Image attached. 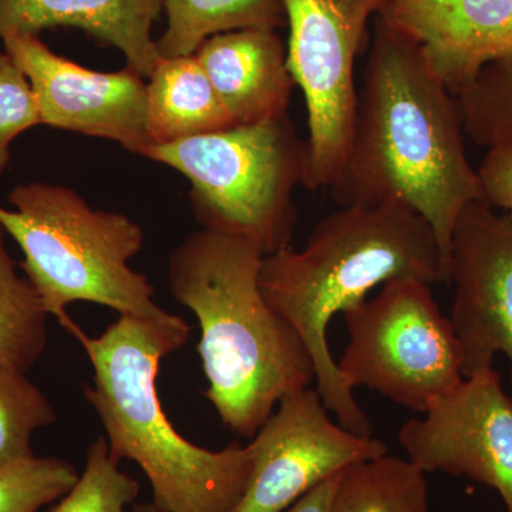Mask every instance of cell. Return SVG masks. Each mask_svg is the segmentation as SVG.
<instances>
[{"label": "cell", "instance_id": "cell-20", "mask_svg": "<svg viewBox=\"0 0 512 512\" xmlns=\"http://www.w3.org/2000/svg\"><path fill=\"white\" fill-rule=\"evenodd\" d=\"M456 101L464 133L477 146L512 144V56L487 64Z\"/></svg>", "mask_w": 512, "mask_h": 512}, {"label": "cell", "instance_id": "cell-10", "mask_svg": "<svg viewBox=\"0 0 512 512\" xmlns=\"http://www.w3.org/2000/svg\"><path fill=\"white\" fill-rule=\"evenodd\" d=\"M407 460L493 488L512 512V397L494 367L478 370L397 434Z\"/></svg>", "mask_w": 512, "mask_h": 512}, {"label": "cell", "instance_id": "cell-9", "mask_svg": "<svg viewBox=\"0 0 512 512\" xmlns=\"http://www.w3.org/2000/svg\"><path fill=\"white\" fill-rule=\"evenodd\" d=\"M247 448L251 474L232 512H284L329 478L389 454L383 441L330 419L311 386L282 397Z\"/></svg>", "mask_w": 512, "mask_h": 512}, {"label": "cell", "instance_id": "cell-4", "mask_svg": "<svg viewBox=\"0 0 512 512\" xmlns=\"http://www.w3.org/2000/svg\"><path fill=\"white\" fill-rule=\"evenodd\" d=\"M64 328L79 340L93 366L87 402L106 431L114 460H131L146 474L153 503L163 512H232L251 474L247 446L207 450L185 440L164 413L157 377L164 357L187 343L190 326L165 319L120 316L99 338L72 319Z\"/></svg>", "mask_w": 512, "mask_h": 512}, {"label": "cell", "instance_id": "cell-18", "mask_svg": "<svg viewBox=\"0 0 512 512\" xmlns=\"http://www.w3.org/2000/svg\"><path fill=\"white\" fill-rule=\"evenodd\" d=\"M328 512H429L426 473L389 454L363 461L340 474Z\"/></svg>", "mask_w": 512, "mask_h": 512}, {"label": "cell", "instance_id": "cell-6", "mask_svg": "<svg viewBox=\"0 0 512 512\" xmlns=\"http://www.w3.org/2000/svg\"><path fill=\"white\" fill-rule=\"evenodd\" d=\"M143 157L190 181L202 229L245 239L264 256L291 247L309 151L288 114L150 146Z\"/></svg>", "mask_w": 512, "mask_h": 512}, {"label": "cell", "instance_id": "cell-27", "mask_svg": "<svg viewBox=\"0 0 512 512\" xmlns=\"http://www.w3.org/2000/svg\"><path fill=\"white\" fill-rule=\"evenodd\" d=\"M131 512H163L160 508L156 507L154 503L150 504H137L134 505L133 510Z\"/></svg>", "mask_w": 512, "mask_h": 512}, {"label": "cell", "instance_id": "cell-14", "mask_svg": "<svg viewBox=\"0 0 512 512\" xmlns=\"http://www.w3.org/2000/svg\"><path fill=\"white\" fill-rule=\"evenodd\" d=\"M235 126L288 114L296 87L288 50L272 29H242L205 40L195 52Z\"/></svg>", "mask_w": 512, "mask_h": 512}, {"label": "cell", "instance_id": "cell-1", "mask_svg": "<svg viewBox=\"0 0 512 512\" xmlns=\"http://www.w3.org/2000/svg\"><path fill=\"white\" fill-rule=\"evenodd\" d=\"M464 136L456 96L419 47L377 16L348 156L330 187L333 200L340 207L410 208L433 229L448 271L461 212L484 201Z\"/></svg>", "mask_w": 512, "mask_h": 512}, {"label": "cell", "instance_id": "cell-15", "mask_svg": "<svg viewBox=\"0 0 512 512\" xmlns=\"http://www.w3.org/2000/svg\"><path fill=\"white\" fill-rule=\"evenodd\" d=\"M163 12V0H0V37L83 30L100 45L119 49L127 66L148 79L161 59L153 26Z\"/></svg>", "mask_w": 512, "mask_h": 512}, {"label": "cell", "instance_id": "cell-5", "mask_svg": "<svg viewBox=\"0 0 512 512\" xmlns=\"http://www.w3.org/2000/svg\"><path fill=\"white\" fill-rule=\"evenodd\" d=\"M9 202L15 210L0 205V224L22 249L20 266L46 312L62 325L74 302L141 319L171 315L154 302L150 279L128 265L143 248L144 232L127 215L94 210L59 184H20Z\"/></svg>", "mask_w": 512, "mask_h": 512}, {"label": "cell", "instance_id": "cell-25", "mask_svg": "<svg viewBox=\"0 0 512 512\" xmlns=\"http://www.w3.org/2000/svg\"><path fill=\"white\" fill-rule=\"evenodd\" d=\"M477 173L483 200L512 221V144L488 148Z\"/></svg>", "mask_w": 512, "mask_h": 512}, {"label": "cell", "instance_id": "cell-17", "mask_svg": "<svg viewBox=\"0 0 512 512\" xmlns=\"http://www.w3.org/2000/svg\"><path fill=\"white\" fill-rule=\"evenodd\" d=\"M167 28L157 40L161 57L195 55L205 40L242 29L286 25L282 0H163Z\"/></svg>", "mask_w": 512, "mask_h": 512}, {"label": "cell", "instance_id": "cell-24", "mask_svg": "<svg viewBox=\"0 0 512 512\" xmlns=\"http://www.w3.org/2000/svg\"><path fill=\"white\" fill-rule=\"evenodd\" d=\"M40 124L39 104L28 77L0 52V174L8 167L15 138Z\"/></svg>", "mask_w": 512, "mask_h": 512}, {"label": "cell", "instance_id": "cell-23", "mask_svg": "<svg viewBox=\"0 0 512 512\" xmlns=\"http://www.w3.org/2000/svg\"><path fill=\"white\" fill-rule=\"evenodd\" d=\"M79 480L76 468L57 457H30L0 467V512H37L59 501Z\"/></svg>", "mask_w": 512, "mask_h": 512}, {"label": "cell", "instance_id": "cell-21", "mask_svg": "<svg viewBox=\"0 0 512 512\" xmlns=\"http://www.w3.org/2000/svg\"><path fill=\"white\" fill-rule=\"evenodd\" d=\"M56 420L52 404L26 373L0 366V467L35 457L32 434Z\"/></svg>", "mask_w": 512, "mask_h": 512}, {"label": "cell", "instance_id": "cell-8", "mask_svg": "<svg viewBox=\"0 0 512 512\" xmlns=\"http://www.w3.org/2000/svg\"><path fill=\"white\" fill-rule=\"evenodd\" d=\"M288 67L308 113L309 163L303 187L330 188L345 164L355 128V64L369 22L387 0H282Z\"/></svg>", "mask_w": 512, "mask_h": 512}, {"label": "cell", "instance_id": "cell-13", "mask_svg": "<svg viewBox=\"0 0 512 512\" xmlns=\"http://www.w3.org/2000/svg\"><path fill=\"white\" fill-rule=\"evenodd\" d=\"M379 18L419 47L454 96L512 56V0H387Z\"/></svg>", "mask_w": 512, "mask_h": 512}, {"label": "cell", "instance_id": "cell-3", "mask_svg": "<svg viewBox=\"0 0 512 512\" xmlns=\"http://www.w3.org/2000/svg\"><path fill=\"white\" fill-rule=\"evenodd\" d=\"M262 259L251 242L202 228L168 259L171 295L200 323L204 396L241 437H254L282 397L315 379L305 343L261 291Z\"/></svg>", "mask_w": 512, "mask_h": 512}, {"label": "cell", "instance_id": "cell-16", "mask_svg": "<svg viewBox=\"0 0 512 512\" xmlns=\"http://www.w3.org/2000/svg\"><path fill=\"white\" fill-rule=\"evenodd\" d=\"M147 80L151 146L235 126L195 55L161 57Z\"/></svg>", "mask_w": 512, "mask_h": 512}, {"label": "cell", "instance_id": "cell-7", "mask_svg": "<svg viewBox=\"0 0 512 512\" xmlns=\"http://www.w3.org/2000/svg\"><path fill=\"white\" fill-rule=\"evenodd\" d=\"M343 316L349 345L338 367L353 389L369 387L424 414L463 382L460 340L429 284L394 279Z\"/></svg>", "mask_w": 512, "mask_h": 512}, {"label": "cell", "instance_id": "cell-22", "mask_svg": "<svg viewBox=\"0 0 512 512\" xmlns=\"http://www.w3.org/2000/svg\"><path fill=\"white\" fill-rule=\"evenodd\" d=\"M138 493L140 484L120 470L106 437L100 436L87 448L77 483L49 512H127V505L136 501Z\"/></svg>", "mask_w": 512, "mask_h": 512}, {"label": "cell", "instance_id": "cell-12", "mask_svg": "<svg viewBox=\"0 0 512 512\" xmlns=\"http://www.w3.org/2000/svg\"><path fill=\"white\" fill-rule=\"evenodd\" d=\"M451 323L463 349V375L493 367L503 353L512 390V221L485 201L458 218L448 259ZM512 397V396H511Z\"/></svg>", "mask_w": 512, "mask_h": 512}, {"label": "cell", "instance_id": "cell-19", "mask_svg": "<svg viewBox=\"0 0 512 512\" xmlns=\"http://www.w3.org/2000/svg\"><path fill=\"white\" fill-rule=\"evenodd\" d=\"M0 224V366L29 372L47 346L45 305L5 245Z\"/></svg>", "mask_w": 512, "mask_h": 512}, {"label": "cell", "instance_id": "cell-2", "mask_svg": "<svg viewBox=\"0 0 512 512\" xmlns=\"http://www.w3.org/2000/svg\"><path fill=\"white\" fill-rule=\"evenodd\" d=\"M394 279L448 285L446 259L433 229L399 204L340 207L315 225L305 247L264 256L259 272L266 301L311 353L326 409L359 436H373L372 421L330 353L328 328L335 315Z\"/></svg>", "mask_w": 512, "mask_h": 512}, {"label": "cell", "instance_id": "cell-26", "mask_svg": "<svg viewBox=\"0 0 512 512\" xmlns=\"http://www.w3.org/2000/svg\"><path fill=\"white\" fill-rule=\"evenodd\" d=\"M340 474L329 478L325 483L313 488L311 493L303 495L301 500L296 501L292 507H289L288 510L284 512H328L329 504L330 501H332L333 493H335L336 485H338Z\"/></svg>", "mask_w": 512, "mask_h": 512}, {"label": "cell", "instance_id": "cell-11", "mask_svg": "<svg viewBox=\"0 0 512 512\" xmlns=\"http://www.w3.org/2000/svg\"><path fill=\"white\" fill-rule=\"evenodd\" d=\"M5 53L28 77L43 126L106 138L144 156L147 136V83L133 67L96 72L57 55L40 35L8 32Z\"/></svg>", "mask_w": 512, "mask_h": 512}]
</instances>
